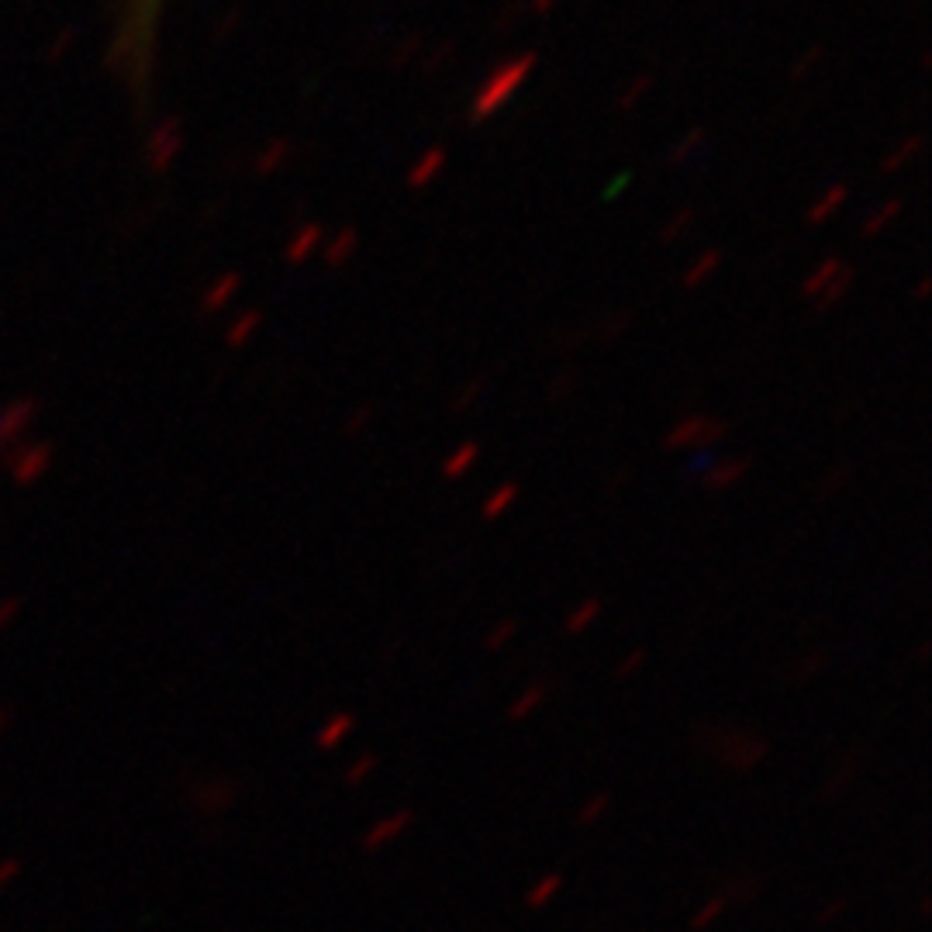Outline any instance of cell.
Segmentation results:
<instances>
[{
	"label": "cell",
	"instance_id": "obj_3",
	"mask_svg": "<svg viewBox=\"0 0 932 932\" xmlns=\"http://www.w3.org/2000/svg\"><path fill=\"white\" fill-rule=\"evenodd\" d=\"M356 725H359V718H356V712H349V708H339V712L325 715L322 725L315 729V750H318V753H335V750H342V746H346L349 739H353Z\"/></svg>",
	"mask_w": 932,
	"mask_h": 932
},
{
	"label": "cell",
	"instance_id": "obj_7",
	"mask_svg": "<svg viewBox=\"0 0 932 932\" xmlns=\"http://www.w3.org/2000/svg\"><path fill=\"white\" fill-rule=\"evenodd\" d=\"M608 812H611V791H594L580 801V808L574 812V825L577 829H594V825L608 819Z\"/></svg>",
	"mask_w": 932,
	"mask_h": 932
},
{
	"label": "cell",
	"instance_id": "obj_4",
	"mask_svg": "<svg viewBox=\"0 0 932 932\" xmlns=\"http://www.w3.org/2000/svg\"><path fill=\"white\" fill-rule=\"evenodd\" d=\"M546 701H549V684L536 681V684L522 687V691L511 698V705H508V712H504V718H508V725H525L529 718H536L542 708H546Z\"/></svg>",
	"mask_w": 932,
	"mask_h": 932
},
{
	"label": "cell",
	"instance_id": "obj_5",
	"mask_svg": "<svg viewBox=\"0 0 932 932\" xmlns=\"http://www.w3.org/2000/svg\"><path fill=\"white\" fill-rule=\"evenodd\" d=\"M563 888H567V877H563L560 870H546V874H539L536 881L525 888L522 905L529 908V912H546V908L560 898Z\"/></svg>",
	"mask_w": 932,
	"mask_h": 932
},
{
	"label": "cell",
	"instance_id": "obj_14",
	"mask_svg": "<svg viewBox=\"0 0 932 932\" xmlns=\"http://www.w3.org/2000/svg\"><path fill=\"white\" fill-rule=\"evenodd\" d=\"M846 912H850V898H832L829 905L815 912V926H832V922H839Z\"/></svg>",
	"mask_w": 932,
	"mask_h": 932
},
{
	"label": "cell",
	"instance_id": "obj_11",
	"mask_svg": "<svg viewBox=\"0 0 932 932\" xmlns=\"http://www.w3.org/2000/svg\"><path fill=\"white\" fill-rule=\"evenodd\" d=\"M857 774H860V756L857 753H846L843 763H839V770L829 777L832 784H825L822 794H825V798H839V794H843L853 781H857Z\"/></svg>",
	"mask_w": 932,
	"mask_h": 932
},
{
	"label": "cell",
	"instance_id": "obj_8",
	"mask_svg": "<svg viewBox=\"0 0 932 932\" xmlns=\"http://www.w3.org/2000/svg\"><path fill=\"white\" fill-rule=\"evenodd\" d=\"M725 912H729V901H725L722 891H712V895H708V898L701 901V905L691 912V919H687V929H691V932H708L718 919H722Z\"/></svg>",
	"mask_w": 932,
	"mask_h": 932
},
{
	"label": "cell",
	"instance_id": "obj_6",
	"mask_svg": "<svg viewBox=\"0 0 932 932\" xmlns=\"http://www.w3.org/2000/svg\"><path fill=\"white\" fill-rule=\"evenodd\" d=\"M601 615H605V598L587 594V598H580L577 605L563 615V632H567V636H584V632H591L594 625L601 622Z\"/></svg>",
	"mask_w": 932,
	"mask_h": 932
},
{
	"label": "cell",
	"instance_id": "obj_13",
	"mask_svg": "<svg viewBox=\"0 0 932 932\" xmlns=\"http://www.w3.org/2000/svg\"><path fill=\"white\" fill-rule=\"evenodd\" d=\"M825 667H829V653H825V649H812L805 660L794 663L791 677H794V681H808V677H819Z\"/></svg>",
	"mask_w": 932,
	"mask_h": 932
},
{
	"label": "cell",
	"instance_id": "obj_10",
	"mask_svg": "<svg viewBox=\"0 0 932 932\" xmlns=\"http://www.w3.org/2000/svg\"><path fill=\"white\" fill-rule=\"evenodd\" d=\"M377 767H380V756L373 750H363L359 756L349 760L346 770H342V781H346V788H363V784L377 774Z\"/></svg>",
	"mask_w": 932,
	"mask_h": 932
},
{
	"label": "cell",
	"instance_id": "obj_2",
	"mask_svg": "<svg viewBox=\"0 0 932 932\" xmlns=\"http://www.w3.org/2000/svg\"><path fill=\"white\" fill-rule=\"evenodd\" d=\"M415 822H418V812L415 808H394V812H387V815H380L377 822H370L366 825V832L359 836V850L363 853H380V850H387V846H394L397 839H404L408 836L411 829H415Z\"/></svg>",
	"mask_w": 932,
	"mask_h": 932
},
{
	"label": "cell",
	"instance_id": "obj_12",
	"mask_svg": "<svg viewBox=\"0 0 932 932\" xmlns=\"http://www.w3.org/2000/svg\"><path fill=\"white\" fill-rule=\"evenodd\" d=\"M646 660H649L646 646H632L629 653L618 656V663H615V681H632V677H636L639 670L646 667Z\"/></svg>",
	"mask_w": 932,
	"mask_h": 932
},
{
	"label": "cell",
	"instance_id": "obj_1",
	"mask_svg": "<svg viewBox=\"0 0 932 932\" xmlns=\"http://www.w3.org/2000/svg\"><path fill=\"white\" fill-rule=\"evenodd\" d=\"M694 743L705 756H712L722 770L729 774H753L770 760V739L753 729H739V725H701L694 732Z\"/></svg>",
	"mask_w": 932,
	"mask_h": 932
},
{
	"label": "cell",
	"instance_id": "obj_9",
	"mask_svg": "<svg viewBox=\"0 0 932 932\" xmlns=\"http://www.w3.org/2000/svg\"><path fill=\"white\" fill-rule=\"evenodd\" d=\"M518 632H522V622H518L515 615H504V618H498V622L491 625V629H487L484 649H487V653H501V649H508L511 643H515Z\"/></svg>",
	"mask_w": 932,
	"mask_h": 932
},
{
	"label": "cell",
	"instance_id": "obj_15",
	"mask_svg": "<svg viewBox=\"0 0 932 932\" xmlns=\"http://www.w3.org/2000/svg\"><path fill=\"white\" fill-rule=\"evenodd\" d=\"M508 501H511V491H501L498 498H494V504H487V515H501V511L508 508Z\"/></svg>",
	"mask_w": 932,
	"mask_h": 932
}]
</instances>
